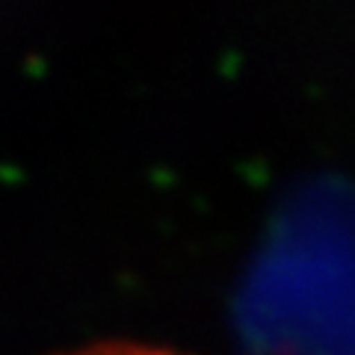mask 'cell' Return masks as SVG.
<instances>
[{
    "instance_id": "1",
    "label": "cell",
    "mask_w": 355,
    "mask_h": 355,
    "mask_svg": "<svg viewBox=\"0 0 355 355\" xmlns=\"http://www.w3.org/2000/svg\"><path fill=\"white\" fill-rule=\"evenodd\" d=\"M62 355H178L169 349H157V347H146V343H95V347H83L74 352H62Z\"/></svg>"
}]
</instances>
